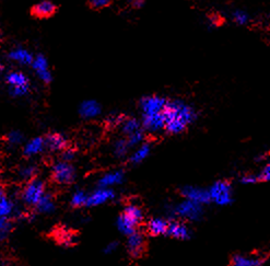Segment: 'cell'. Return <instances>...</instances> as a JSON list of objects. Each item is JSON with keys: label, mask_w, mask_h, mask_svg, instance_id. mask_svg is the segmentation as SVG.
<instances>
[{"label": "cell", "mask_w": 270, "mask_h": 266, "mask_svg": "<svg viewBox=\"0 0 270 266\" xmlns=\"http://www.w3.org/2000/svg\"><path fill=\"white\" fill-rule=\"evenodd\" d=\"M165 130L169 134H181L196 120V112L182 101H167L163 111Z\"/></svg>", "instance_id": "obj_1"}, {"label": "cell", "mask_w": 270, "mask_h": 266, "mask_svg": "<svg viewBox=\"0 0 270 266\" xmlns=\"http://www.w3.org/2000/svg\"><path fill=\"white\" fill-rule=\"evenodd\" d=\"M142 218L143 214L140 207L135 204L128 205L117 219V228L122 234L129 236L137 231V227L142 221Z\"/></svg>", "instance_id": "obj_2"}, {"label": "cell", "mask_w": 270, "mask_h": 266, "mask_svg": "<svg viewBox=\"0 0 270 266\" xmlns=\"http://www.w3.org/2000/svg\"><path fill=\"white\" fill-rule=\"evenodd\" d=\"M208 192H209L210 202L219 206H228L233 202L232 186L227 181L214 182Z\"/></svg>", "instance_id": "obj_3"}, {"label": "cell", "mask_w": 270, "mask_h": 266, "mask_svg": "<svg viewBox=\"0 0 270 266\" xmlns=\"http://www.w3.org/2000/svg\"><path fill=\"white\" fill-rule=\"evenodd\" d=\"M174 214L182 219L188 221H199L205 214L204 205L198 203L184 199L174 207Z\"/></svg>", "instance_id": "obj_4"}, {"label": "cell", "mask_w": 270, "mask_h": 266, "mask_svg": "<svg viewBox=\"0 0 270 266\" xmlns=\"http://www.w3.org/2000/svg\"><path fill=\"white\" fill-rule=\"evenodd\" d=\"M7 83L9 84L11 95L15 98L26 96L30 90V81L26 74L22 72H11L6 77Z\"/></svg>", "instance_id": "obj_5"}, {"label": "cell", "mask_w": 270, "mask_h": 266, "mask_svg": "<svg viewBox=\"0 0 270 266\" xmlns=\"http://www.w3.org/2000/svg\"><path fill=\"white\" fill-rule=\"evenodd\" d=\"M45 192V184L41 180L33 179L29 181L26 185L24 190L22 192V198L26 204L31 206H36L40 201L44 197Z\"/></svg>", "instance_id": "obj_6"}, {"label": "cell", "mask_w": 270, "mask_h": 266, "mask_svg": "<svg viewBox=\"0 0 270 266\" xmlns=\"http://www.w3.org/2000/svg\"><path fill=\"white\" fill-rule=\"evenodd\" d=\"M52 175L54 181L56 183L66 185L73 181L76 176V171L70 162L63 160L54 164L52 169Z\"/></svg>", "instance_id": "obj_7"}, {"label": "cell", "mask_w": 270, "mask_h": 266, "mask_svg": "<svg viewBox=\"0 0 270 266\" xmlns=\"http://www.w3.org/2000/svg\"><path fill=\"white\" fill-rule=\"evenodd\" d=\"M167 101L160 96H146L140 101L142 115H152L163 113Z\"/></svg>", "instance_id": "obj_8"}, {"label": "cell", "mask_w": 270, "mask_h": 266, "mask_svg": "<svg viewBox=\"0 0 270 266\" xmlns=\"http://www.w3.org/2000/svg\"><path fill=\"white\" fill-rule=\"evenodd\" d=\"M181 193L185 199L198 203L200 205H206L208 203H210L209 192H208V190L203 189V187L188 185L183 187Z\"/></svg>", "instance_id": "obj_9"}, {"label": "cell", "mask_w": 270, "mask_h": 266, "mask_svg": "<svg viewBox=\"0 0 270 266\" xmlns=\"http://www.w3.org/2000/svg\"><path fill=\"white\" fill-rule=\"evenodd\" d=\"M142 129L149 132H158L162 129H165V121L163 113L152 114V115H142Z\"/></svg>", "instance_id": "obj_10"}, {"label": "cell", "mask_w": 270, "mask_h": 266, "mask_svg": "<svg viewBox=\"0 0 270 266\" xmlns=\"http://www.w3.org/2000/svg\"><path fill=\"white\" fill-rule=\"evenodd\" d=\"M31 66H32L37 77L40 78L44 83H50L52 81V73L48 68V61L43 55H37V56H35Z\"/></svg>", "instance_id": "obj_11"}, {"label": "cell", "mask_w": 270, "mask_h": 266, "mask_svg": "<svg viewBox=\"0 0 270 266\" xmlns=\"http://www.w3.org/2000/svg\"><path fill=\"white\" fill-rule=\"evenodd\" d=\"M114 197H115V193L112 189H104V187H100V189L95 190L93 193L89 195L87 206L95 207V206L103 205L105 204V203L114 199Z\"/></svg>", "instance_id": "obj_12"}, {"label": "cell", "mask_w": 270, "mask_h": 266, "mask_svg": "<svg viewBox=\"0 0 270 266\" xmlns=\"http://www.w3.org/2000/svg\"><path fill=\"white\" fill-rule=\"evenodd\" d=\"M167 236L177 240H188L191 236L190 229L187 225L181 221H172L168 224Z\"/></svg>", "instance_id": "obj_13"}, {"label": "cell", "mask_w": 270, "mask_h": 266, "mask_svg": "<svg viewBox=\"0 0 270 266\" xmlns=\"http://www.w3.org/2000/svg\"><path fill=\"white\" fill-rule=\"evenodd\" d=\"M127 249L128 252L133 256L137 257L143 252L144 249V237L143 234L135 231L134 233L129 234L127 240Z\"/></svg>", "instance_id": "obj_14"}, {"label": "cell", "mask_w": 270, "mask_h": 266, "mask_svg": "<svg viewBox=\"0 0 270 266\" xmlns=\"http://www.w3.org/2000/svg\"><path fill=\"white\" fill-rule=\"evenodd\" d=\"M125 174L121 170H115L107 172V173L103 174L99 180V186L104 187V189H111V187L120 184L124 181Z\"/></svg>", "instance_id": "obj_15"}, {"label": "cell", "mask_w": 270, "mask_h": 266, "mask_svg": "<svg viewBox=\"0 0 270 266\" xmlns=\"http://www.w3.org/2000/svg\"><path fill=\"white\" fill-rule=\"evenodd\" d=\"M101 112H102L101 105H100L99 102H96L95 100L83 101L79 107V113L81 117H83V119H87V120L95 119V117H97L100 114H101Z\"/></svg>", "instance_id": "obj_16"}, {"label": "cell", "mask_w": 270, "mask_h": 266, "mask_svg": "<svg viewBox=\"0 0 270 266\" xmlns=\"http://www.w3.org/2000/svg\"><path fill=\"white\" fill-rule=\"evenodd\" d=\"M46 147L51 149L52 151H61L66 150L68 142L67 138L60 134V132H54V134H50L47 137L45 138Z\"/></svg>", "instance_id": "obj_17"}, {"label": "cell", "mask_w": 270, "mask_h": 266, "mask_svg": "<svg viewBox=\"0 0 270 266\" xmlns=\"http://www.w3.org/2000/svg\"><path fill=\"white\" fill-rule=\"evenodd\" d=\"M45 148H46L45 138L35 137L26 144L23 152H24L27 157H34V156L40 154Z\"/></svg>", "instance_id": "obj_18"}, {"label": "cell", "mask_w": 270, "mask_h": 266, "mask_svg": "<svg viewBox=\"0 0 270 266\" xmlns=\"http://www.w3.org/2000/svg\"><path fill=\"white\" fill-rule=\"evenodd\" d=\"M9 58L15 62H18L20 65L23 66H28V65H32L34 56L32 53H30L26 49H14L9 53Z\"/></svg>", "instance_id": "obj_19"}, {"label": "cell", "mask_w": 270, "mask_h": 266, "mask_svg": "<svg viewBox=\"0 0 270 266\" xmlns=\"http://www.w3.org/2000/svg\"><path fill=\"white\" fill-rule=\"evenodd\" d=\"M264 260L259 256L236 254L232 257L231 266H261Z\"/></svg>", "instance_id": "obj_20"}, {"label": "cell", "mask_w": 270, "mask_h": 266, "mask_svg": "<svg viewBox=\"0 0 270 266\" xmlns=\"http://www.w3.org/2000/svg\"><path fill=\"white\" fill-rule=\"evenodd\" d=\"M168 221H166L163 218H152L151 220L148 223V231L151 236L159 237L163 236V234L167 233L168 228Z\"/></svg>", "instance_id": "obj_21"}, {"label": "cell", "mask_w": 270, "mask_h": 266, "mask_svg": "<svg viewBox=\"0 0 270 266\" xmlns=\"http://www.w3.org/2000/svg\"><path fill=\"white\" fill-rule=\"evenodd\" d=\"M56 10V6L50 0H43L33 7V14L37 18H48L54 14Z\"/></svg>", "instance_id": "obj_22"}, {"label": "cell", "mask_w": 270, "mask_h": 266, "mask_svg": "<svg viewBox=\"0 0 270 266\" xmlns=\"http://www.w3.org/2000/svg\"><path fill=\"white\" fill-rule=\"evenodd\" d=\"M121 131L122 134L125 136H129L132 134H135V132L141 130L142 129V125L141 122H139L136 119H133V117H130V119H124L122 121L121 125Z\"/></svg>", "instance_id": "obj_23"}, {"label": "cell", "mask_w": 270, "mask_h": 266, "mask_svg": "<svg viewBox=\"0 0 270 266\" xmlns=\"http://www.w3.org/2000/svg\"><path fill=\"white\" fill-rule=\"evenodd\" d=\"M151 152V147L149 144H141L137 149L130 156V161L132 163H141L144 161L146 158L149 157V154Z\"/></svg>", "instance_id": "obj_24"}, {"label": "cell", "mask_w": 270, "mask_h": 266, "mask_svg": "<svg viewBox=\"0 0 270 266\" xmlns=\"http://www.w3.org/2000/svg\"><path fill=\"white\" fill-rule=\"evenodd\" d=\"M37 212H40L41 214H51L55 209V203L52 197V195L46 193L44 195V197L40 201V203L35 206Z\"/></svg>", "instance_id": "obj_25"}, {"label": "cell", "mask_w": 270, "mask_h": 266, "mask_svg": "<svg viewBox=\"0 0 270 266\" xmlns=\"http://www.w3.org/2000/svg\"><path fill=\"white\" fill-rule=\"evenodd\" d=\"M129 149H130V146H129L126 138L117 139L113 145V152L118 158L125 157V156L128 153Z\"/></svg>", "instance_id": "obj_26"}, {"label": "cell", "mask_w": 270, "mask_h": 266, "mask_svg": "<svg viewBox=\"0 0 270 266\" xmlns=\"http://www.w3.org/2000/svg\"><path fill=\"white\" fill-rule=\"evenodd\" d=\"M88 196L89 195L83 192V191H76L72 196H71V205L73 207H82V206H87V203H88Z\"/></svg>", "instance_id": "obj_27"}, {"label": "cell", "mask_w": 270, "mask_h": 266, "mask_svg": "<svg viewBox=\"0 0 270 266\" xmlns=\"http://www.w3.org/2000/svg\"><path fill=\"white\" fill-rule=\"evenodd\" d=\"M14 212V204L11 199L6 197L0 203V218H9Z\"/></svg>", "instance_id": "obj_28"}, {"label": "cell", "mask_w": 270, "mask_h": 266, "mask_svg": "<svg viewBox=\"0 0 270 266\" xmlns=\"http://www.w3.org/2000/svg\"><path fill=\"white\" fill-rule=\"evenodd\" d=\"M143 137H144V135H143V131L141 129V130L135 132V134L127 136L126 139H127V142H128L130 148H132V147H136V146L141 145L142 142H143Z\"/></svg>", "instance_id": "obj_29"}, {"label": "cell", "mask_w": 270, "mask_h": 266, "mask_svg": "<svg viewBox=\"0 0 270 266\" xmlns=\"http://www.w3.org/2000/svg\"><path fill=\"white\" fill-rule=\"evenodd\" d=\"M23 135L19 130H11L9 134L7 135V142L11 146H18L22 143Z\"/></svg>", "instance_id": "obj_30"}, {"label": "cell", "mask_w": 270, "mask_h": 266, "mask_svg": "<svg viewBox=\"0 0 270 266\" xmlns=\"http://www.w3.org/2000/svg\"><path fill=\"white\" fill-rule=\"evenodd\" d=\"M232 18H233V21L240 26L246 25V23L249 22V19H250L249 14L246 13L245 11H242V10L234 11L232 14Z\"/></svg>", "instance_id": "obj_31"}, {"label": "cell", "mask_w": 270, "mask_h": 266, "mask_svg": "<svg viewBox=\"0 0 270 266\" xmlns=\"http://www.w3.org/2000/svg\"><path fill=\"white\" fill-rule=\"evenodd\" d=\"M36 172V168L34 166H24L20 171H19V175L24 179V180H33V176Z\"/></svg>", "instance_id": "obj_32"}, {"label": "cell", "mask_w": 270, "mask_h": 266, "mask_svg": "<svg viewBox=\"0 0 270 266\" xmlns=\"http://www.w3.org/2000/svg\"><path fill=\"white\" fill-rule=\"evenodd\" d=\"M11 228V225L9 220L6 218H0V240H3L7 237Z\"/></svg>", "instance_id": "obj_33"}, {"label": "cell", "mask_w": 270, "mask_h": 266, "mask_svg": "<svg viewBox=\"0 0 270 266\" xmlns=\"http://www.w3.org/2000/svg\"><path fill=\"white\" fill-rule=\"evenodd\" d=\"M125 117H122L119 114H111L109 117H107V123H109L110 126H120L122 121H124Z\"/></svg>", "instance_id": "obj_34"}, {"label": "cell", "mask_w": 270, "mask_h": 266, "mask_svg": "<svg viewBox=\"0 0 270 266\" xmlns=\"http://www.w3.org/2000/svg\"><path fill=\"white\" fill-rule=\"evenodd\" d=\"M259 181V178L258 175H255V174H245L244 176H242L241 179V182L243 184H246V185H251V184H255Z\"/></svg>", "instance_id": "obj_35"}, {"label": "cell", "mask_w": 270, "mask_h": 266, "mask_svg": "<svg viewBox=\"0 0 270 266\" xmlns=\"http://www.w3.org/2000/svg\"><path fill=\"white\" fill-rule=\"evenodd\" d=\"M258 178H259V181H265V182L270 181V163L266 164L264 169L261 170L260 174H258Z\"/></svg>", "instance_id": "obj_36"}, {"label": "cell", "mask_w": 270, "mask_h": 266, "mask_svg": "<svg viewBox=\"0 0 270 266\" xmlns=\"http://www.w3.org/2000/svg\"><path fill=\"white\" fill-rule=\"evenodd\" d=\"M111 0H90L91 7L95 8V9H102L110 5Z\"/></svg>", "instance_id": "obj_37"}, {"label": "cell", "mask_w": 270, "mask_h": 266, "mask_svg": "<svg viewBox=\"0 0 270 266\" xmlns=\"http://www.w3.org/2000/svg\"><path fill=\"white\" fill-rule=\"evenodd\" d=\"M75 158V151L71 150V149H66L64 150V153H63V159L64 161H67V162H70L72 161Z\"/></svg>", "instance_id": "obj_38"}, {"label": "cell", "mask_w": 270, "mask_h": 266, "mask_svg": "<svg viewBox=\"0 0 270 266\" xmlns=\"http://www.w3.org/2000/svg\"><path fill=\"white\" fill-rule=\"evenodd\" d=\"M116 250H117V243H116V242H110V243L105 247L104 251L107 254H111V253L116 251Z\"/></svg>", "instance_id": "obj_39"}, {"label": "cell", "mask_w": 270, "mask_h": 266, "mask_svg": "<svg viewBox=\"0 0 270 266\" xmlns=\"http://www.w3.org/2000/svg\"><path fill=\"white\" fill-rule=\"evenodd\" d=\"M132 5L135 8H141L144 5V0H132Z\"/></svg>", "instance_id": "obj_40"}, {"label": "cell", "mask_w": 270, "mask_h": 266, "mask_svg": "<svg viewBox=\"0 0 270 266\" xmlns=\"http://www.w3.org/2000/svg\"><path fill=\"white\" fill-rule=\"evenodd\" d=\"M210 22H211V25L217 26L218 22H219V18L215 17V15H212V17H210Z\"/></svg>", "instance_id": "obj_41"}, {"label": "cell", "mask_w": 270, "mask_h": 266, "mask_svg": "<svg viewBox=\"0 0 270 266\" xmlns=\"http://www.w3.org/2000/svg\"><path fill=\"white\" fill-rule=\"evenodd\" d=\"M6 197H7V196H6L5 192H4L2 189H0V203H2Z\"/></svg>", "instance_id": "obj_42"}, {"label": "cell", "mask_w": 270, "mask_h": 266, "mask_svg": "<svg viewBox=\"0 0 270 266\" xmlns=\"http://www.w3.org/2000/svg\"><path fill=\"white\" fill-rule=\"evenodd\" d=\"M0 70H2V64H0Z\"/></svg>", "instance_id": "obj_43"}]
</instances>
